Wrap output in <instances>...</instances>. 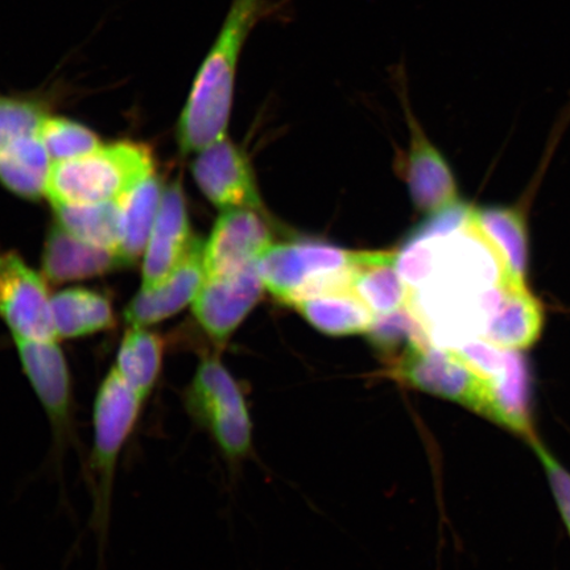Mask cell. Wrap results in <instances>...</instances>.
I'll return each instance as SVG.
<instances>
[{"mask_svg":"<svg viewBox=\"0 0 570 570\" xmlns=\"http://www.w3.org/2000/svg\"><path fill=\"white\" fill-rule=\"evenodd\" d=\"M273 11L268 0H232L178 120L177 138L184 154L202 153L226 138L240 56L255 27Z\"/></svg>","mask_w":570,"mask_h":570,"instance_id":"cell-1","label":"cell"},{"mask_svg":"<svg viewBox=\"0 0 570 570\" xmlns=\"http://www.w3.org/2000/svg\"><path fill=\"white\" fill-rule=\"evenodd\" d=\"M145 405L146 402L111 367L99 384L92 404V445L88 461L91 523L101 544L109 530L118 461L137 430Z\"/></svg>","mask_w":570,"mask_h":570,"instance_id":"cell-2","label":"cell"},{"mask_svg":"<svg viewBox=\"0 0 570 570\" xmlns=\"http://www.w3.org/2000/svg\"><path fill=\"white\" fill-rule=\"evenodd\" d=\"M155 174L151 149L118 141L78 158L52 163L47 197L52 204H98L122 199Z\"/></svg>","mask_w":570,"mask_h":570,"instance_id":"cell-3","label":"cell"},{"mask_svg":"<svg viewBox=\"0 0 570 570\" xmlns=\"http://www.w3.org/2000/svg\"><path fill=\"white\" fill-rule=\"evenodd\" d=\"M181 397L191 422L209 433L225 459L246 458L253 446L252 417L244 390L218 353L204 356Z\"/></svg>","mask_w":570,"mask_h":570,"instance_id":"cell-4","label":"cell"},{"mask_svg":"<svg viewBox=\"0 0 570 570\" xmlns=\"http://www.w3.org/2000/svg\"><path fill=\"white\" fill-rule=\"evenodd\" d=\"M356 253L325 244L273 245L258 261L271 295L292 305L301 298L334 289H351Z\"/></svg>","mask_w":570,"mask_h":570,"instance_id":"cell-5","label":"cell"},{"mask_svg":"<svg viewBox=\"0 0 570 570\" xmlns=\"http://www.w3.org/2000/svg\"><path fill=\"white\" fill-rule=\"evenodd\" d=\"M13 342L21 368L51 426L53 454L60 462L77 439L73 380L66 355L57 341Z\"/></svg>","mask_w":570,"mask_h":570,"instance_id":"cell-6","label":"cell"},{"mask_svg":"<svg viewBox=\"0 0 570 570\" xmlns=\"http://www.w3.org/2000/svg\"><path fill=\"white\" fill-rule=\"evenodd\" d=\"M0 318L13 338L59 341L47 285L17 254H0Z\"/></svg>","mask_w":570,"mask_h":570,"instance_id":"cell-7","label":"cell"},{"mask_svg":"<svg viewBox=\"0 0 570 570\" xmlns=\"http://www.w3.org/2000/svg\"><path fill=\"white\" fill-rule=\"evenodd\" d=\"M265 288L258 262L230 274L206 277L194 302V315L218 351L259 303Z\"/></svg>","mask_w":570,"mask_h":570,"instance_id":"cell-8","label":"cell"},{"mask_svg":"<svg viewBox=\"0 0 570 570\" xmlns=\"http://www.w3.org/2000/svg\"><path fill=\"white\" fill-rule=\"evenodd\" d=\"M191 173L199 189L217 208L262 209L253 168L244 151L229 139H220L198 153Z\"/></svg>","mask_w":570,"mask_h":570,"instance_id":"cell-9","label":"cell"},{"mask_svg":"<svg viewBox=\"0 0 570 570\" xmlns=\"http://www.w3.org/2000/svg\"><path fill=\"white\" fill-rule=\"evenodd\" d=\"M273 245V234L258 210H225L205 245L206 277L230 274L258 262Z\"/></svg>","mask_w":570,"mask_h":570,"instance_id":"cell-10","label":"cell"},{"mask_svg":"<svg viewBox=\"0 0 570 570\" xmlns=\"http://www.w3.org/2000/svg\"><path fill=\"white\" fill-rule=\"evenodd\" d=\"M194 237L181 184L164 189L160 209L142 262L141 289H155L166 282L188 254Z\"/></svg>","mask_w":570,"mask_h":570,"instance_id":"cell-11","label":"cell"},{"mask_svg":"<svg viewBox=\"0 0 570 570\" xmlns=\"http://www.w3.org/2000/svg\"><path fill=\"white\" fill-rule=\"evenodd\" d=\"M205 244L194 238L189 252L166 282L141 289L125 311L130 326L148 327L176 315L195 302L205 282Z\"/></svg>","mask_w":570,"mask_h":570,"instance_id":"cell-12","label":"cell"},{"mask_svg":"<svg viewBox=\"0 0 570 570\" xmlns=\"http://www.w3.org/2000/svg\"><path fill=\"white\" fill-rule=\"evenodd\" d=\"M405 112L411 131L410 153L404 163L405 181L417 208L430 214L436 213L459 202L458 187L451 168L426 138L407 104Z\"/></svg>","mask_w":570,"mask_h":570,"instance_id":"cell-13","label":"cell"},{"mask_svg":"<svg viewBox=\"0 0 570 570\" xmlns=\"http://www.w3.org/2000/svg\"><path fill=\"white\" fill-rule=\"evenodd\" d=\"M466 232L489 249L497 263L499 281L524 282L529 240L524 219L512 209L472 210Z\"/></svg>","mask_w":570,"mask_h":570,"instance_id":"cell-14","label":"cell"},{"mask_svg":"<svg viewBox=\"0 0 570 570\" xmlns=\"http://www.w3.org/2000/svg\"><path fill=\"white\" fill-rule=\"evenodd\" d=\"M128 266L119 253L85 244L59 224L52 226L47 235L42 271L49 282L90 279Z\"/></svg>","mask_w":570,"mask_h":570,"instance_id":"cell-15","label":"cell"},{"mask_svg":"<svg viewBox=\"0 0 570 570\" xmlns=\"http://www.w3.org/2000/svg\"><path fill=\"white\" fill-rule=\"evenodd\" d=\"M499 284L504 288L502 304L480 340L502 351H525L537 344L543 331V308L525 282Z\"/></svg>","mask_w":570,"mask_h":570,"instance_id":"cell-16","label":"cell"},{"mask_svg":"<svg viewBox=\"0 0 570 570\" xmlns=\"http://www.w3.org/2000/svg\"><path fill=\"white\" fill-rule=\"evenodd\" d=\"M351 289L375 316L404 308L412 296L409 285L397 273L395 253H356Z\"/></svg>","mask_w":570,"mask_h":570,"instance_id":"cell-17","label":"cell"},{"mask_svg":"<svg viewBox=\"0 0 570 570\" xmlns=\"http://www.w3.org/2000/svg\"><path fill=\"white\" fill-rule=\"evenodd\" d=\"M309 324L330 336H348L372 330L376 316L352 289H334L292 304Z\"/></svg>","mask_w":570,"mask_h":570,"instance_id":"cell-18","label":"cell"},{"mask_svg":"<svg viewBox=\"0 0 570 570\" xmlns=\"http://www.w3.org/2000/svg\"><path fill=\"white\" fill-rule=\"evenodd\" d=\"M51 167L39 135H27L0 149V183L19 197L39 199L47 195Z\"/></svg>","mask_w":570,"mask_h":570,"instance_id":"cell-19","label":"cell"},{"mask_svg":"<svg viewBox=\"0 0 570 570\" xmlns=\"http://www.w3.org/2000/svg\"><path fill=\"white\" fill-rule=\"evenodd\" d=\"M164 348L159 334L142 326H130L120 342L112 368L146 403L160 380Z\"/></svg>","mask_w":570,"mask_h":570,"instance_id":"cell-20","label":"cell"},{"mask_svg":"<svg viewBox=\"0 0 570 570\" xmlns=\"http://www.w3.org/2000/svg\"><path fill=\"white\" fill-rule=\"evenodd\" d=\"M51 311L59 338L88 337L116 324L109 298L87 288L59 292L51 297Z\"/></svg>","mask_w":570,"mask_h":570,"instance_id":"cell-21","label":"cell"},{"mask_svg":"<svg viewBox=\"0 0 570 570\" xmlns=\"http://www.w3.org/2000/svg\"><path fill=\"white\" fill-rule=\"evenodd\" d=\"M52 206L57 224L73 237L85 244L119 253L122 244L120 199L98 204H52Z\"/></svg>","mask_w":570,"mask_h":570,"instance_id":"cell-22","label":"cell"},{"mask_svg":"<svg viewBox=\"0 0 570 570\" xmlns=\"http://www.w3.org/2000/svg\"><path fill=\"white\" fill-rule=\"evenodd\" d=\"M163 191L160 178L154 174L120 199L122 244L119 254L130 266L145 255L160 209Z\"/></svg>","mask_w":570,"mask_h":570,"instance_id":"cell-23","label":"cell"},{"mask_svg":"<svg viewBox=\"0 0 570 570\" xmlns=\"http://www.w3.org/2000/svg\"><path fill=\"white\" fill-rule=\"evenodd\" d=\"M38 135L52 163L75 159L102 146L96 132L66 118L47 116L42 119Z\"/></svg>","mask_w":570,"mask_h":570,"instance_id":"cell-24","label":"cell"},{"mask_svg":"<svg viewBox=\"0 0 570 570\" xmlns=\"http://www.w3.org/2000/svg\"><path fill=\"white\" fill-rule=\"evenodd\" d=\"M46 117L42 106L35 101L0 97V149L27 135H38Z\"/></svg>","mask_w":570,"mask_h":570,"instance_id":"cell-25","label":"cell"},{"mask_svg":"<svg viewBox=\"0 0 570 570\" xmlns=\"http://www.w3.org/2000/svg\"><path fill=\"white\" fill-rule=\"evenodd\" d=\"M534 455L544 469V473L550 483L552 494L558 504L562 522H564L570 537V473L562 463L554 458L551 451L543 444L537 434L532 433L527 438Z\"/></svg>","mask_w":570,"mask_h":570,"instance_id":"cell-26","label":"cell"}]
</instances>
